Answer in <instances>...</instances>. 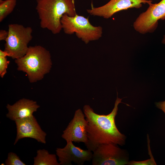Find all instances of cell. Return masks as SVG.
<instances>
[{
    "label": "cell",
    "instance_id": "cell-1",
    "mask_svg": "<svg viewBox=\"0 0 165 165\" xmlns=\"http://www.w3.org/2000/svg\"><path fill=\"white\" fill-rule=\"evenodd\" d=\"M122 100L117 95L114 108L107 115L96 113L89 105L84 106V113L87 122L88 141L85 145L87 149L93 152L103 144L113 143L120 145L125 144L126 137L119 130L115 121L118 105L122 102Z\"/></svg>",
    "mask_w": 165,
    "mask_h": 165
},
{
    "label": "cell",
    "instance_id": "cell-2",
    "mask_svg": "<svg viewBox=\"0 0 165 165\" xmlns=\"http://www.w3.org/2000/svg\"><path fill=\"white\" fill-rule=\"evenodd\" d=\"M36 2L40 27L54 34L61 30V19L64 14L72 16L77 14L73 0H36Z\"/></svg>",
    "mask_w": 165,
    "mask_h": 165
},
{
    "label": "cell",
    "instance_id": "cell-3",
    "mask_svg": "<svg viewBox=\"0 0 165 165\" xmlns=\"http://www.w3.org/2000/svg\"><path fill=\"white\" fill-rule=\"evenodd\" d=\"M15 61L17 69L26 73L31 82L42 79L52 65L49 51L40 45L29 47L25 55Z\"/></svg>",
    "mask_w": 165,
    "mask_h": 165
},
{
    "label": "cell",
    "instance_id": "cell-4",
    "mask_svg": "<svg viewBox=\"0 0 165 165\" xmlns=\"http://www.w3.org/2000/svg\"><path fill=\"white\" fill-rule=\"evenodd\" d=\"M61 23L65 34L72 35L75 33L77 37L85 43L99 39L102 36V28L100 26L92 25L86 18L76 14L74 16L64 14Z\"/></svg>",
    "mask_w": 165,
    "mask_h": 165
},
{
    "label": "cell",
    "instance_id": "cell-5",
    "mask_svg": "<svg viewBox=\"0 0 165 165\" xmlns=\"http://www.w3.org/2000/svg\"><path fill=\"white\" fill-rule=\"evenodd\" d=\"M8 31L4 51L12 59L23 57L27 53L28 44L32 38L31 28L17 24H11L8 25Z\"/></svg>",
    "mask_w": 165,
    "mask_h": 165
},
{
    "label": "cell",
    "instance_id": "cell-6",
    "mask_svg": "<svg viewBox=\"0 0 165 165\" xmlns=\"http://www.w3.org/2000/svg\"><path fill=\"white\" fill-rule=\"evenodd\" d=\"M93 152V165H124L129 162L125 150L115 144H101Z\"/></svg>",
    "mask_w": 165,
    "mask_h": 165
},
{
    "label": "cell",
    "instance_id": "cell-7",
    "mask_svg": "<svg viewBox=\"0 0 165 165\" xmlns=\"http://www.w3.org/2000/svg\"><path fill=\"white\" fill-rule=\"evenodd\" d=\"M149 5L147 10L140 14L133 24L134 29L141 34L153 32L157 27L158 20H165V0Z\"/></svg>",
    "mask_w": 165,
    "mask_h": 165
},
{
    "label": "cell",
    "instance_id": "cell-8",
    "mask_svg": "<svg viewBox=\"0 0 165 165\" xmlns=\"http://www.w3.org/2000/svg\"><path fill=\"white\" fill-rule=\"evenodd\" d=\"M152 1L147 0H110L105 5L97 7H92L87 10L91 15L102 17L105 19L111 17L116 13L129 8H139L142 3H152Z\"/></svg>",
    "mask_w": 165,
    "mask_h": 165
},
{
    "label": "cell",
    "instance_id": "cell-9",
    "mask_svg": "<svg viewBox=\"0 0 165 165\" xmlns=\"http://www.w3.org/2000/svg\"><path fill=\"white\" fill-rule=\"evenodd\" d=\"M14 121L17 133L14 145H16L20 140L24 138H32L38 142L46 143V134L42 130L33 115L17 119Z\"/></svg>",
    "mask_w": 165,
    "mask_h": 165
},
{
    "label": "cell",
    "instance_id": "cell-10",
    "mask_svg": "<svg viewBox=\"0 0 165 165\" xmlns=\"http://www.w3.org/2000/svg\"><path fill=\"white\" fill-rule=\"evenodd\" d=\"M67 143L63 148H58L56 150L60 165H72V162H73L79 165H83L86 161L92 160V151L88 149L84 150L75 146L72 141Z\"/></svg>",
    "mask_w": 165,
    "mask_h": 165
},
{
    "label": "cell",
    "instance_id": "cell-11",
    "mask_svg": "<svg viewBox=\"0 0 165 165\" xmlns=\"http://www.w3.org/2000/svg\"><path fill=\"white\" fill-rule=\"evenodd\" d=\"M81 109L77 110L73 119L63 131L62 138L66 142L72 141L75 142H87L86 127L87 122Z\"/></svg>",
    "mask_w": 165,
    "mask_h": 165
},
{
    "label": "cell",
    "instance_id": "cell-12",
    "mask_svg": "<svg viewBox=\"0 0 165 165\" xmlns=\"http://www.w3.org/2000/svg\"><path fill=\"white\" fill-rule=\"evenodd\" d=\"M39 107L36 101L23 98L13 105H7L6 107L8 112L6 114V116L14 121L17 119L31 116Z\"/></svg>",
    "mask_w": 165,
    "mask_h": 165
},
{
    "label": "cell",
    "instance_id": "cell-13",
    "mask_svg": "<svg viewBox=\"0 0 165 165\" xmlns=\"http://www.w3.org/2000/svg\"><path fill=\"white\" fill-rule=\"evenodd\" d=\"M37 154L34 158V165H60L57 161L56 155L50 154L45 149L38 150Z\"/></svg>",
    "mask_w": 165,
    "mask_h": 165
},
{
    "label": "cell",
    "instance_id": "cell-14",
    "mask_svg": "<svg viewBox=\"0 0 165 165\" xmlns=\"http://www.w3.org/2000/svg\"><path fill=\"white\" fill-rule=\"evenodd\" d=\"M16 0H0V22L13 11L16 5Z\"/></svg>",
    "mask_w": 165,
    "mask_h": 165
},
{
    "label": "cell",
    "instance_id": "cell-15",
    "mask_svg": "<svg viewBox=\"0 0 165 165\" xmlns=\"http://www.w3.org/2000/svg\"><path fill=\"white\" fill-rule=\"evenodd\" d=\"M8 54L5 51L0 50V75L2 78L6 73V69L9 61L7 60Z\"/></svg>",
    "mask_w": 165,
    "mask_h": 165
},
{
    "label": "cell",
    "instance_id": "cell-16",
    "mask_svg": "<svg viewBox=\"0 0 165 165\" xmlns=\"http://www.w3.org/2000/svg\"><path fill=\"white\" fill-rule=\"evenodd\" d=\"M5 165H26L20 159L17 155L13 152L8 153L7 159L6 160Z\"/></svg>",
    "mask_w": 165,
    "mask_h": 165
},
{
    "label": "cell",
    "instance_id": "cell-17",
    "mask_svg": "<svg viewBox=\"0 0 165 165\" xmlns=\"http://www.w3.org/2000/svg\"><path fill=\"white\" fill-rule=\"evenodd\" d=\"M128 165H156L154 159L152 156H151V158L142 161H132L129 162Z\"/></svg>",
    "mask_w": 165,
    "mask_h": 165
},
{
    "label": "cell",
    "instance_id": "cell-18",
    "mask_svg": "<svg viewBox=\"0 0 165 165\" xmlns=\"http://www.w3.org/2000/svg\"><path fill=\"white\" fill-rule=\"evenodd\" d=\"M8 35V31L5 30H1L0 31V40L5 41Z\"/></svg>",
    "mask_w": 165,
    "mask_h": 165
},
{
    "label": "cell",
    "instance_id": "cell-19",
    "mask_svg": "<svg viewBox=\"0 0 165 165\" xmlns=\"http://www.w3.org/2000/svg\"><path fill=\"white\" fill-rule=\"evenodd\" d=\"M156 104L157 107L163 111L165 114V101L156 102Z\"/></svg>",
    "mask_w": 165,
    "mask_h": 165
},
{
    "label": "cell",
    "instance_id": "cell-20",
    "mask_svg": "<svg viewBox=\"0 0 165 165\" xmlns=\"http://www.w3.org/2000/svg\"><path fill=\"white\" fill-rule=\"evenodd\" d=\"M162 43L165 44V35L163 36V38L162 41Z\"/></svg>",
    "mask_w": 165,
    "mask_h": 165
},
{
    "label": "cell",
    "instance_id": "cell-21",
    "mask_svg": "<svg viewBox=\"0 0 165 165\" xmlns=\"http://www.w3.org/2000/svg\"><path fill=\"white\" fill-rule=\"evenodd\" d=\"M73 0V1H74L75 0Z\"/></svg>",
    "mask_w": 165,
    "mask_h": 165
}]
</instances>
